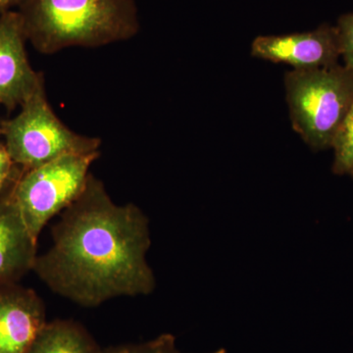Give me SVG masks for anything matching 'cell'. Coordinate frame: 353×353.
Wrapping results in <instances>:
<instances>
[{
    "instance_id": "cell-1",
    "label": "cell",
    "mask_w": 353,
    "mask_h": 353,
    "mask_svg": "<svg viewBox=\"0 0 353 353\" xmlns=\"http://www.w3.org/2000/svg\"><path fill=\"white\" fill-rule=\"evenodd\" d=\"M51 229L52 245L32 272L57 296L85 308L117 297L148 296L157 287L146 260L150 220L134 203H115L90 173Z\"/></svg>"
},
{
    "instance_id": "cell-2",
    "label": "cell",
    "mask_w": 353,
    "mask_h": 353,
    "mask_svg": "<svg viewBox=\"0 0 353 353\" xmlns=\"http://www.w3.org/2000/svg\"><path fill=\"white\" fill-rule=\"evenodd\" d=\"M27 41L50 55L128 41L141 29L134 0H21Z\"/></svg>"
},
{
    "instance_id": "cell-3",
    "label": "cell",
    "mask_w": 353,
    "mask_h": 353,
    "mask_svg": "<svg viewBox=\"0 0 353 353\" xmlns=\"http://www.w3.org/2000/svg\"><path fill=\"white\" fill-rule=\"evenodd\" d=\"M285 97L294 131L313 150H328L353 106V74L345 65L292 70Z\"/></svg>"
},
{
    "instance_id": "cell-4",
    "label": "cell",
    "mask_w": 353,
    "mask_h": 353,
    "mask_svg": "<svg viewBox=\"0 0 353 353\" xmlns=\"http://www.w3.org/2000/svg\"><path fill=\"white\" fill-rule=\"evenodd\" d=\"M7 152L21 168L32 169L69 154L99 153L101 139L72 131L57 117L46 83L21 106L12 119L0 123Z\"/></svg>"
},
{
    "instance_id": "cell-5",
    "label": "cell",
    "mask_w": 353,
    "mask_h": 353,
    "mask_svg": "<svg viewBox=\"0 0 353 353\" xmlns=\"http://www.w3.org/2000/svg\"><path fill=\"white\" fill-rule=\"evenodd\" d=\"M99 155H65L36 168H22L8 194L34 240L39 241L44 226L82 194L90 166Z\"/></svg>"
},
{
    "instance_id": "cell-6",
    "label": "cell",
    "mask_w": 353,
    "mask_h": 353,
    "mask_svg": "<svg viewBox=\"0 0 353 353\" xmlns=\"http://www.w3.org/2000/svg\"><path fill=\"white\" fill-rule=\"evenodd\" d=\"M252 54L289 64L294 70H312L339 64L341 48L336 26L324 24L310 32L257 37L252 44Z\"/></svg>"
},
{
    "instance_id": "cell-7",
    "label": "cell",
    "mask_w": 353,
    "mask_h": 353,
    "mask_svg": "<svg viewBox=\"0 0 353 353\" xmlns=\"http://www.w3.org/2000/svg\"><path fill=\"white\" fill-rule=\"evenodd\" d=\"M27 41L17 10L0 14V104L8 111L21 108L44 83L28 59Z\"/></svg>"
},
{
    "instance_id": "cell-8",
    "label": "cell",
    "mask_w": 353,
    "mask_h": 353,
    "mask_svg": "<svg viewBox=\"0 0 353 353\" xmlns=\"http://www.w3.org/2000/svg\"><path fill=\"white\" fill-rule=\"evenodd\" d=\"M46 323V305L34 290L0 284V353H27Z\"/></svg>"
},
{
    "instance_id": "cell-9",
    "label": "cell",
    "mask_w": 353,
    "mask_h": 353,
    "mask_svg": "<svg viewBox=\"0 0 353 353\" xmlns=\"http://www.w3.org/2000/svg\"><path fill=\"white\" fill-rule=\"evenodd\" d=\"M8 190L0 199V284L18 283L32 271L38 256V241L32 238Z\"/></svg>"
},
{
    "instance_id": "cell-10",
    "label": "cell",
    "mask_w": 353,
    "mask_h": 353,
    "mask_svg": "<svg viewBox=\"0 0 353 353\" xmlns=\"http://www.w3.org/2000/svg\"><path fill=\"white\" fill-rule=\"evenodd\" d=\"M27 353H102V347L80 323L57 319L44 325Z\"/></svg>"
},
{
    "instance_id": "cell-11",
    "label": "cell",
    "mask_w": 353,
    "mask_h": 353,
    "mask_svg": "<svg viewBox=\"0 0 353 353\" xmlns=\"http://www.w3.org/2000/svg\"><path fill=\"white\" fill-rule=\"evenodd\" d=\"M334 162L332 170L336 175L353 173V106L343 121L332 143Z\"/></svg>"
},
{
    "instance_id": "cell-12",
    "label": "cell",
    "mask_w": 353,
    "mask_h": 353,
    "mask_svg": "<svg viewBox=\"0 0 353 353\" xmlns=\"http://www.w3.org/2000/svg\"><path fill=\"white\" fill-rule=\"evenodd\" d=\"M102 353H183L176 347V336L172 334H162L152 341L139 343L113 345L102 348ZM209 353H227L219 348Z\"/></svg>"
},
{
    "instance_id": "cell-13",
    "label": "cell",
    "mask_w": 353,
    "mask_h": 353,
    "mask_svg": "<svg viewBox=\"0 0 353 353\" xmlns=\"http://www.w3.org/2000/svg\"><path fill=\"white\" fill-rule=\"evenodd\" d=\"M340 43L341 57L345 66L353 74V13L339 18L336 25Z\"/></svg>"
},
{
    "instance_id": "cell-14",
    "label": "cell",
    "mask_w": 353,
    "mask_h": 353,
    "mask_svg": "<svg viewBox=\"0 0 353 353\" xmlns=\"http://www.w3.org/2000/svg\"><path fill=\"white\" fill-rule=\"evenodd\" d=\"M21 0H0V14L17 8Z\"/></svg>"
},
{
    "instance_id": "cell-15",
    "label": "cell",
    "mask_w": 353,
    "mask_h": 353,
    "mask_svg": "<svg viewBox=\"0 0 353 353\" xmlns=\"http://www.w3.org/2000/svg\"><path fill=\"white\" fill-rule=\"evenodd\" d=\"M18 176H16L15 178L13 179H6L3 178V176H0V199H1L2 196H3V194H6L7 190L10 189L11 185H12L13 183L15 182L16 179L18 178Z\"/></svg>"
},
{
    "instance_id": "cell-16",
    "label": "cell",
    "mask_w": 353,
    "mask_h": 353,
    "mask_svg": "<svg viewBox=\"0 0 353 353\" xmlns=\"http://www.w3.org/2000/svg\"><path fill=\"white\" fill-rule=\"evenodd\" d=\"M0 134H2L1 128H0Z\"/></svg>"
},
{
    "instance_id": "cell-17",
    "label": "cell",
    "mask_w": 353,
    "mask_h": 353,
    "mask_svg": "<svg viewBox=\"0 0 353 353\" xmlns=\"http://www.w3.org/2000/svg\"><path fill=\"white\" fill-rule=\"evenodd\" d=\"M350 176H353V173H352V175H350Z\"/></svg>"
}]
</instances>
